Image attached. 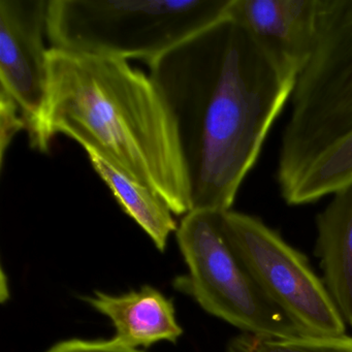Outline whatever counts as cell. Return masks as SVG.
<instances>
[{
  "label": "cell",
  "instance_id": "obj_1",
  "mask_svg": "<svg viewBox=\"0 0 352 352\" xmlns=\"http://www.w3.org/2000/svg\"><path fill=\"white\" fill-rule=\"evenodd\" d=\"M148 67L176 124L190 212L230 211L296 79L230 17Z\"/></svg>",
  "mask_w": 352,
  "mask_h": 352
},
{
  "label": "cell",
  "instance_id": "obj_2",
  "mask_svg": "<svg viewBox=\"0 0 352 352\" xmlns=\"http://www.w3.org/2000/svg\"><path fill=\"white\" fill-rule=\"evenodd\" d=\"M48 83L30 145L50 152L75 140L160 195L175 215L190 212L188 179L174 118L149 75L127 61L50 48Z\"/></svg>",
  "mask_w": 352,
  "mask_h": 352
},
{
  "label": "cell",
  "instance_id": "obj_3",
  "mask_svg": "<svg viewBox=\"0 0 352 352\" xmlns=\"http://www.w3.org/2000/svg\"><path fill=\"white\" fill-rule=\"evenodd\" d=\"M232 0H50L51 48L149 65L228 17Z\"/></svg>",
  "mask_w": 352,
  "mask_h": 352
},
{
  "label": "cell",
  "instance_id": "obj_4",
  "mask_svg": "<svg viewBox=\"0 0 352 352\" xmlns=\"http://www.w3.org/2000/svg\"><path fill=\"white\" fill-rule=\"evenodd\" d=\"M314 50L292 90L278 160L280 191L352 129V0H318Z\"/></svg>",
  "mask_w": 352,
  "mask_h": 352
},
{
  "label": "cell",
  "instance_id": "obj_5",
  "mask_svg": "<svg viewBox=\"0 0 352 352\" xmlns=\"http://www.w3.org/2000/svg\"><path fill=\"white\" fill-rule=\"evenodd\" d=\"M221 213L195 210L183 217L176 236L188 274L177 278L175 287L242 333L263 338L302 335L261 292L230 246Z\"/></svg>",
  "mask_w": 352,
  "mask_h": 352
},
{
  "label": "cell",
  "instance_id": "obj_6",
  "mask_svg": "<svg viewBox=\"0 0 352 352\" xmlns=\"http://www.w3.org/2000/svg\"><path fill=\"white\" fill-rule=\"evenodd\" d=\"M221 224L261 292L302 336L345 335L343 317L304 253L255 216L230 210L222 212Z\"/></svg>",
  "mask_w": 352,
  "mask_h": 352
},
{
  "label": "cell",
  "instance_id": "obj_7",
  "mask_svg": "<svg viewBox=\"0 0 352 352\" xmlns=\"http://www.w3.org/2000/svg\"><path fill=\"white\" fill-rule=\"evenodd\" d=\"M49 1L0 0V89L17 102L28 129L46 96Z\"/></svg>",
  "mask_w": 352,
  "mask_h": 352
},
{
  "label": "cell",
  "instance_id": "obj_8",
  "mask_svg": "<svg viewBox=\"0 0 352 352\" xmlns=\"http://www.w3.org/2000/svg\"><path fill=\"white\" fill-rule=\"evenodd\" d=\"M318 0H232L228 17L286 77L296 79L314 50Z\"/></svg>",
  "mask_w": 352,
  "mask_h": 352
},
{
  "label": "cell",
  "instance_id": "obj_9",
  "mask_svg": "<svg viewBox=\"0 0 352 352\" xmlns=\"http://www.w3.org/2000/svg\"><path fill=\"white\" fill-rule=\"evenodd\" d=\"M85 300L112 321L116 331L113 339L129 347L147 348L160 341L176 343L183 335L172 300L152 286L120 296L96 292Z\"/></svg>",
  "mask_w": 352,
  "mask_h": 352
},
{
  "label": "cell",
  "instance_id": "obj_10",
  "mask_svg": "<svg viewBox=\"0 0 352 352\" xmlns=\"http://www.w3.org/2000/svg\"><path fill=\"white\" fill-rule=\"evenodd\" d=\"M333 195L316 216L314 254L340 314L352 327V183Z\"/></svg>",
  "mask_w": 352,
  "mask_h": 352
},
{
  "label": "cell",
  "instance_id": "obj_11",
  "mask_svg": "<svg viewBox=\"0 0 352 352\" xmlns=\"http://www.w3.org/2000/svg\"><path fill=\"white\" fill-rule=\"evenodd\" d=\"M94 170L109 187L123 211L150 236L164 252L170 234L178 230L173 211L153 190L129 178L94 152H86Z\"/></svg>",
  "mask_w": 352,
  "mask_h": 352
},
{
  "label": "cell",
  "instance_id": "obj_12",
  "mask_svg": "<svg viewBox=\"0 0 352 352\" xmlns=\"http://www.w3.org/2000/svg\"><path fill=\"white\" fill-rule=\"evenodd\" d=\"M352 183V129L333 142L284 190L290 206L308 205Z\"/></svg>",
  "mask_w": 352,
  "mask_h": 352
},
{
  "label": "cell",
  "instance_id": "obj_13",
  "mask_svg": "<svg viewBox=\"0 0 352 352\" xmlns=\"http://www.w3.org/2000/svg\"><path fill=\"white\" fill-rule=\"evenodd\" d=\"M228 352H352L350 336L263 338L242 333L232 338Z\"/></svg>",
  "mask_w": 352,
  "mask_h": 352
},
{
  "label": "cell",
  "instance_id": "obj_14",
  "mask_svg": "<svg viewBox=\"0 0 352 352\" xmlns=\"http://www.w3.org/2000/svg\"><path fill=\"white\" fill-rule=\"evenodd\" d=\"M28 129L17 102L5 90L0 89V168L5 166L6 153L15 135Z\"/></svg>",
  "mask_w": 352,
  "mask_h": 352
},
{
  "label": "cell",
  "instance_id": "obj_15",
  "mask_svg": "<svg viewBox=\"0 0 352 352\" xmlns=\"http://www.w3.org/2000/svg\"><path fill=\"white\" fill-rule=\"evenodd\" d=\"M47 352H143L116 340L71 339L59 342Z\"/></svg>",
  "mask_w": 352,
  "mask_h": 352
}]
</instances>
